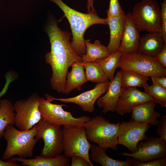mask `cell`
Here are the masks:
<instances>
[{"instance_id":"24","label":"cell","mask_w":166,"mask_h":166,"mask_svg":"<svg viewBox=\"0 0 166 166\" xmlns=\"http://www.w3.org/2000/svg\"><path fill=\"white\" fill-rule=\"evenodd\" d=\"M86 48L85 54L81 56L82 63L94 62L97 59L107 57L110 54L107 47L102 44L98 40H96L93 44L85 40Z\"/></svg>"},{"instance_id":"21","label":"cell","mask_w":166,"mask_h":166,"mask_svg":"<svg viewBox=\"0 0 166 166\" xmlns=\"http://www.w3.org/2000/svg\"><path fill=\"white\" fill-rule=\"evenodd\" d=\"M71 66V71L67 73L65 85V94H67L75 89L81 91V86L87 81L82 62H75Z\"/></svg>"},{"instance_id":"20","label":"cell","mask_w":166,"mask_h":166,"mask_svg":"<svg viewBox=\"0 0 166 166\" xmlns=\"http://www.w3.org/2000/svg\"><path fill=\"white\" fill-rule=\"evenodd\" d=\"M10 161L20 162L21 165L28 166H69V159L64 154H61L52 158L45 157L41 155L33 159H27L12 157Z\"/></svg>"},{"instance_id":"9","label":"cell","mask_w":166,"mask_h":166,"mask_svg":"<svg viewBox=\"0 0 166 166\" xmlns=\"http://www.w3.org/2000/svg\"><path fill=\"white\" fill-rule=\"evenodd\" d=\"M40 98L37 93H34L27 99L17 100L14 104V124L20 130L30 129L42 119L38 108Z\"/></svg>"},{"instance_id":"8","label":"cell","mask_w":166,"mask_h":166,"mask_svg":"<svg viewBox=\"0 0 166 166\" xmlns=\"http://www.w3.org/2000/svg\"><path fill=\"white\" fill-rule=\"evenodd\" d=\"M47 99L40 97L38 108L42 117L49 123L60 126H84L90 118L83 116L75 117L69 112L64 110V104H57Z\"/></svg>"},{"instance_id":"29","label":"cell","mask_w":166,"mask_h":166,"mask_svg":"<svg viewBox=\"0 0 166 166\" xmlns=\"http://www.w3.org/2000/svg\"><path fill=\"white\" fill-rule=\"evenodd\" d=\"M123 11L119 0H110L109 7L107 11V18L117 16Z\"/></svg>"},{"instance_id":"3","label":"cell","mask_w":166,"mask_h":166,"mask_svg":"<svg viewBox=\"0 0 166 166\" xmlns=\"http://www.w3.org/2000/svg\"><path fill=\"white\" fill-rule=\"evenodd\" d=\"M37 124L26 131L18 130L13 125H8L3 136L6 140V148L2 156L3 160H9L15 155L26 158L32 157L34 146L39 140L36 137Z\"/></svg>"},{"instance_id":"11","label":"cell","mask_w":166,"mask_h":166,"mask_svg":"<svg viewBox=\"0 0 166 166\" xmlns=\"http://www.w3.org/2000/svg\"><path fill=\"white\" fill-rule=\"evenodd\" d=\"M150 127L148 123L139 122L132 119L128 122L120 123L118 144L124 146L132 153L135 152L139 142L147 137L145 133Z\"/></svg>"},{"instance_id":"13","label":"cell","mask_w":166,"mask_h":166,"mask_svg":"<svg viewBox=\"0 0 166 166\" xmlns=\"http://www.w3.org/2000/svg\"><path fill=\"white\" fill-rule=\"evenodd\" d=\"M110 83V81L97 83L93 89L72 97L56 98L49 95L45 96L47 99L51 101L58 100L66 103H74L78 105L83 111L92 113L94 110L95 102L101 95L106 92Z\"/></svg>"},{"instance_id":"2","label":"cell","mask_w":166,"mask_h":166,"mask_svg":"<svg viewBox=\"0 0 166 166\" xmlns=\"http://www.w3.org/2000/svg\"><path fill=\"white\" fill-rule=\"evenodd\" d=\"M56 4L62 10L70 25L72 41L71 46L76 53L81 57L86 53V48L84 35L90 26L96 24L107 25L106 18L99 17L96 13L85 14L77 11L67 5L61 0H49Z\"/></svg>"},{"instance_id":"15","label":"cell","mask_w":166,"mask_h":166,"mask_svg":"<svg viewBox=\"0 0 166 166\" xmlns=\"http://www.w3.org/2000/svg\"><path fill=\"white\" fill-rule=\"evenodd\" d=\"M152 101L150 96L136 88H126L118 99L116 111L122 116L130 113L135 107Z\"/></svg>"},{"instance_id":"16","label":"cell","mask_w":166,"mask_h":166,"mask_svg":"<svg viewBox=\"0 0 166 166\" xmlns=\"http://www.w3.org/2000/svg\"><path fill=\"white\" fill-rule=\"evenodd\" d=\"M126 88H122L120 81V71L117 72L113 80L110 81L105 94L99 97L97 101V106L103 110L104 113L116 111V107L121 95Z\"/></svg>"},{"instance_id":"26","label":"cell","mask_w":166,"mask_h":166,"mask_svg":"<svg viewBox=\"0 0 166 166\" xmlns=\"http://www.w3.org/2000/svg\"><path fill=\"white\" fill-rule=\"evenodd\" d=\"M121 56V53L117 51L107 57L97 59L94 62L100 65L109 80L112 81L114 78L115 71L118 67Z\"/></svg>"},{"instance_id":"23","label":"cell","mask_w":166,"mask_h":166,"mask_svg":"<svg viewBox=\"0 0 166 166\" xmlns=\"http://www.w3.org/2000/svg\"><path fill=\"white\" fill-rule=\"evenodd\" d=\"M121 86L122 88H127L142 87L148 85V78L130 70L121 69L120 71Z\"/></svg>"},{"instance_id":"12","label":"cell","mask_w":166,"mask_h":166,"mask_svg":"<svg viewBox=\"0 0 166 166\" xmlns=\"http://www.w3.org/2000/svg\"><path fill=\"white\" fill-rule=\"evenodd\" d=\"M122 155L132 157L142 162H147L166 156V144L160 137H147L139 142L135 152H123Z\"/></svg>"},{"instance_id":"28","label":"cell","mask_w":166,"mask_h":166,"mask_svg":"<svg viewBox=\"0 0 166 166\" xmlns=\"http://www.w3.org/2000/svg\"><path fill=\"white\" fill-rule=\"evenodd\" d=\"M144 92L150 96L156 103L162 107H166V89L152 84L144 87Z\"/></svg>"},{"instance_id":"7","label":"cell","mask_w":166,"mask_h":166,"mask_svg":"<svg viewBox=\"0 0 166 166\" xmlns=\"http://www.w3.org/2000/svg\"><path fill=\"white\" fill-rule=\"evenodd\" d=\"M118 67L133 71L147 77L166 76V68L154 57L137 53L121 55Z\"/></svg>"},{"instance_id":"1","label":"cell","mask_w":166,"mask_h":166,"mask_svg":"<svg viewBox=\"0 0 166 166\" xmlns=\"http://www.w3.org/2000/svg\"><path fill=\"white\" fill-rule=\"evenodd\" d=\"M46 31L51 46L50 52L45 57L46 63L50 66L52 71L50 84L53 89L65 94L69 68L75 62H81L82 58L76 53L71 46L69 40L72 33L61 30L56 21H50Z\"/></svg>"},{"instance_id":"33","label":"cell","mask_w":166,"mask_h":166,"mask_svg":"<svg viewBox=\"0 0 166 166\" xmlns=\"http://www.w3.org/2000/svg\"><path fill=\"white\" fill-rule=\"evenodd\" d=\"M71 166H93L85 158L79 156H74L71 158Z\"/></svg>"},{"instance_id":"27","label":"cell","mask_w":166,"mask_h":166,"mask_svg":"<svg viewBox=\"0 0 166 166\" xmlns=\"http://www.w3.org/2000/svg\"><path fill=\"white\" fill-rule=\"evenodd\" d=\"M86 79L92 82H106L109 80L100 65L94 62L83 63Z\"/></svg>"},{"instance_id":"17","label":"cell","mask_w":166,"mask_h":166,"mask_svg":"<svg viewBox=\"0 0 166 166\" xmlns=\"http://www.w3.org/2000/svg\"><path fill=\"white\" fill-rule=\"evenodd\" d=\"M165 43L160 32L148 33L140 37L137 53L155 57Z\"/></svg>"},{"instance_id":"30","label":"cell","mask_w":166,"mask_h":166,"mask_svg":"<svg viewBox=\"0 0 166 166\" xmlns=\"http://www.w3.org/2000/svg\"><path fill=\"white\" fill-rule=\"evenodd\" d=\"M166 156L156 158L150 161L142 162L138 160L135 166H165Z\"/></svg>"},{"instance_id":"25","label":"cell","mask_w":166,"mask_h":166,"mask_svg":"<svg viewBox=\"0 0 166 166\" xmlns=\"http://www.w3.org/2000/svg\"><path fill=\"white\" fill-rule=\"evenodd\" d=\"M14 105L10 101L7 99L0 100V139L6 127L14 124Z\"/></svg>"},{"instance_id":"10","label":"cell","mask_w":166,"mask_h":166,"mask_svg":"<svg viewBox=\"0 0 166 166\" xmlns=\"http://www.w3.org/2000/svg\"><path fill=\"white\" fill-rule=\"evenodd\" d=\"M36 137L42 138L44 145L40 155L52 158L61 154L62 147L63 131L61 126L51 124L42 118L37 124Z\"/></svg>"},{"instance_id":"5","label":"cell","mask_w":166,"mask_h":166,"mask_svg":"<svg viewBox=\"0 0 166 166\" xmlns=\"http://www.w3.org/2000/svg\"><path fill=\"white\" fill-rule=\"evenodd\" d=\"M131 14L140 32H160L161 11L156 0H142L137 3Z\"/></svg>"},{"instance_id":"37","label":"cell","mask_w":166,"mask_h":166,"mask_svg":"<svg viewBox=\"0 0 166 166\" xmlns=\"http://www.w3.org/2000/svg\"><path fill=\"white\" fill-rule=\"evenodd\" d=\"M20 165L17 163L16 161L8 160L4 161L0 159V166H19Z\"/></svg>"},{"instance_id":"19","label":"cell","mask_w":166,"mask_h":166,"mask_svg":"<svg viewBox=\"0 0 166 166\" xmlns=\"http://www.w3.org/2000/svg\"><path fill=\"white\" fill-rule=\"evenodd\" d=\"M156 103L152 101L134 108L132 110L131 119L141 123L150 124L152 126L157 125L158 117L161 113L154 110Z\"/></svg>"},{"instance_id":"22","label":"cell","mask_w":166,"mask_h":166,"mask_svg":"<svg viewBox=\"0 0 166 166\" xmlns=\"http://www.w3.org/2000/svg\"><path fill=\"white\" fill-rule=\"evenodd\" d=\"M90 159L102 166H134L137 160L127 158L124 161L114 160L108 156L106 150L96 144H92L90 149Z\"/></svg>"},{"instance_id":"31","label":"cell","mask_w":166,"mask_h":166,"mask_svg":"<svg viewBox=\"0 0 166 166\" xmlns=\"http://www.w3.org/2000/svg\"><path fill=\"white\" fill-rule=\"evenodd\" d=\"M160 3L162 26L160 32L166 43V0H163V2Z\"/></svg>"},{"instance_id":"34","label":"cell","mask_w":166,"mask_h":166,"mask_svg":"<svg viewBox=\"0 0 166 166\" xmlns=\"http://www.w3.org/2000/svg\"><path fill=\"white\" fill-rule=\"evenodd\" d=\"M156 61L166 68V43L162 49L154 57Z\"/></svg>"},{"instance_id":"14","label":"cell","mask_w":166,"mask_h":166,"mask_svg":"<svg viewBox=\"0 0 166 166\" xmlns=\"http://www.w3.org/2000/svg\"><path fill=\"white\" fill-rule=\"evenodd\" d=\"M140 32L131 13L125 14L124 31L118 51L121 55L137 53L140 37Z\"/></svg>"},{"instance_id":"35","label":"cell","mask_w":166,"mask_h":166,"mask_svg":"<svg viewBox=\"0 0 166 166\" xmlns=\"http://www.w3.org/2000/svg\"><path fill=\"white\" fill-rule=\"evenodd\" d=\"M152 84L160 86L166 89V77H151Z\"/></svg>"},{"instance_id":"32","label":"cell","mask_w":166,"mask_h":166,"mask_svg":"<svg viewBox=\"0 0 166 166\" xmlns=\"http://www.w3.org/2000/svg\"><path fill=\"white\" fill-rule=\"evenodd\" d=\"M157 133L164 143L166 144V116H163L158 124Z\"/></svg>"},{"instance_id":"4","label":"cell","mask_w":166,"mask_h":166,"mask_svg":"<svg viewBox=\"0 0 166 166\" xmlns=\"http://www.w3.org/2000/svg\"><path fill=\"white\" fill-rule=\"evenodd\" d=\"M120 123H112L101 116L90 118L84 126L89 141L95 143L106 150H118L117 138Z\"/></svg>"},{"instance_id":"18","label":"cell","mask_w":166,"mask_h":166,"mask_svg":"<svg viewBox=\"0 0 166 166\" xmlns=\"http://www.w3.org/2000/svg\"><path fill=\"white\" fill-rule=\"evenodd\" d=\"M125 14L123 10L117 16L106 18L110 31L109 42L106 46L110 54L118 51L124 31Z\"/></svg>"},{"instance_id":"6","label":"cell","mask_w":166,"mask_h":166,"mask_svg":"<svg viewBox=\"0 0 166 166\" xmlns=\"http://www.w3.org/2000/svg\"><path fill=\"white\" fill-rule=\"evenodd\" d=\"M62 128L64 155L69 158L79 156L92 163L89 151L92 144L87 138L84 126H63Z\"/></svg>"},{"instance_id":"36","label":"cell","mask_w":166,"mask_h":166,"mask_svg":"<svg viewBox=\"0 0 166 166\" xmlns=\"http://www.w3.org/2000/svg\"><path fill=\"white\" fill-rule=\"evenodd\" d=\"M87 13H96V12L93 7V0H87Z\"/></svg>"}]
</instances>
